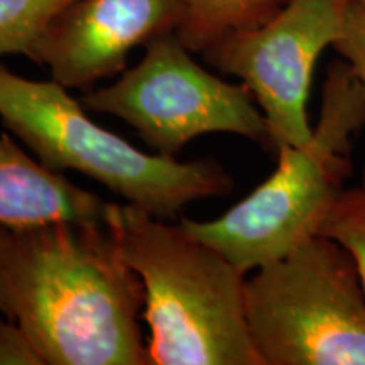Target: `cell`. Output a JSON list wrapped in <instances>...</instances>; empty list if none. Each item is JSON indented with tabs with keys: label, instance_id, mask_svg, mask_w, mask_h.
<instances>
[{
	"label": "cell",
	"instance_id": "8992f818",
	"mask_svg": "<svg viewBox=\"0 0 365 365\" xmlns=\"http://www.w3.org/2000/svg\"><path fill=\"white\" fill-rule=\"evenodd\" d=\"M81 102L125 120L164 158H176L195 137L213 132L247 137L272 153L266 118L250 91L198 65L176 33L150 41L134 68Z\"/></svg>",
	"mask_w": 365,
	"mask_h": 365
},
{
	"label": "cell",
	"instance_id": "ba28073f",
	"mask_svg": "<svg viewBox=\"0 0 365 365\" xmlns=\"http://www.w3.org/2000/svg\"><path fill=\"white\" fill-rule=\"evenodd\" d=\"M185 0H75L49 21L31 61L65 88L90 90L122 75L139 46L176 33Z\"/></svg>",
	"mask_w": 365,
	"mask_h": 365
},
{
	"label": "cell",
	"instance_id": "9a60e30c",
	"mask_svg": "<svg viewBox=\"0 0 365 365\" xmlns=\"http://www.w3.org/2000/svg\"><path fill=\"white\" fill-rule=\"evenodd\" d=\"M359 2H365V0H359Z\"/></svg>",
	"mask_w": 365,
	"mask_h": 365
},
{
	"label": "cell",
	"instance_id": "7a4b0ae2",
	"mask_svg": "<svg viewBox=\"0 0 365 365\" xmlns=\"http://www.w3.org/2000/svg\"><path fill=\"white\" fill-rule=\"evenodd\" d=\"M105 223L143 281L149 365H264L245 317L247 274L132 203H108Z\"/></svg>",
	"mask_w": 365,
	"mask_h": 365
},
{
	"label": "cell",
	"instance_id": "3957f363",
	"mask_svg": "<svg viewBox=\"0 0 365 365\" xmlns=\"http://www.w3.org/2000/svg\"><path fill=\"white\" fill-rule=\"evenodd\" d=\"M365 125L362 85L345 59L327 70L313 134L277 150V168L262 185L215 220L181 218V227L245 274L319 235L352 173V144Z\"/></svg>",
	"mask_w": 365,
	"mask_h": 365
},
{
	"label": "cell",
	"instance_id": "5b68a950",
	"mask_svg": "<svg viewBox=\"0 0 365 365\" xmlns=\"http://www.w3.org/2000/svg\"><path fill=\"white\" fill-rule=\"evenodd\" d=\"M264 365H365V286L350 250L314 235L245 277Z\"/></svg>",
	"mask_w": 365,
	"mask_h": 365
},
{
	"label": "cell",
	"instance_id": "4fadbf2b",
	"mask_svg": "<svg viewBox=\"0 0 365 365\" xmlns=\"http://www.w3.org/2000/svg\"><path fill=\"white\" fill-rule=\"evenodd\" d=\"M333 49L352 68L362 85L365 97V2L346 0L344 24ZM362 186L365 188V166Z\"/></svg>",
	"mask_w": 365,
	"mask_h": 365
},
{
	"label": "cell",
	"instance_id": "7c38bea8",
	"mask_svg": "<svg viewBox=\"0 0 365 365\" xmlns=\"http://www.w3.org/2000/svg\"><path fill=\"white\" fill-rule=\"evenodd\" d=\"M319 235L344 244L357 262L365 286V188L345 190L323 222Z\"/></svg>",
	"mask_w": 365,
	"mask_h": 365
},
{
	"label": "cell",
	"instance_id": "6da1fadb",
	"mask_svg": "<svg viewBox=\"0 0 365 365\" xmlns=\"http://www.w3.org/2000/svg\"><path fill=\"white\" fill-rule=\"evenodd\" d=\"M144 301L105 222L0 223V312L46 365H149Z\"/></svg>",
	"mask_w": 365,
	"mask_h": 365
},
{
	"label": "cell",
	"instance_id": "30bf717a",
	"mask_svg": "<svg viewBox=\"0 0 365 365\" xmlns=\"http://www.w3.org/2000/svg\"><path fill=\"white\" fill-rule=\"evenodd\" d=\"M287 0H185L176 29L178 39L191 53H203L227 38L266 24Z\"/></svg>",
	"mask_w": 365,
	"mask_h": 365
},
{
	"label": "cell",
	"instance_id": "5bb4252c",
	"mask_svg": "<svg viewBox=\"0 0 365 365\" xmlns=\"http://www.w3.org/2000/svg\"><path fill=\"white\" fill-rule=\"evenodd\" d=\"M0 365H46L22 328L0 312Z\"/></svg>",
	"mask_w": 365,
	"mask_h": 365
},
{
	"label": "cell",
	"instance_id": "277c9868",
	"mask_svg": "<svg viewBox=\"0 0 365 365\" xmlns=\"http://www.w3.org/2000/svg\"><path fill=\"white\" fill-rule=\"evenodd\" d=\"M0 118L51 171H78L150 215L171 220L234 181L213 159L180 163L148 154L95 124L68 88L22 78L0 63Z\"/></svg>",
	"mask_w": 365,
	"mask_h": 365
},
{
	"label": "cell",
	"instance_id": "9c48e42d",
	"mask_svg": "<svg viewBox=\"0 0 365 365\" xmlns=\"http://www.w3.org/2000/svg\"><path fill=\"white\" fill-rule=\"evenodd\" d=\"M107 207L98 195L31 159L7 134L0 135V223L105 222Z\"/></svg>",
	"mask_w": 365,
	"mask_h": 365
},
{
	"label": "cell",
	"instance_id": "8fae6325",
	"mask_svg": "<svg viewBox=\"0 0 365 365\" xmlns=\"http://www.w3.org/2000/svg\"><path fill=\"white\" fill-rule=\"evenodd\" d=\"M75 0H0V54L31 58L56 14Z\"/></svg>",
	"mask_w": 365,
	"mask_h": 365
},
{
	"label": "cell",
	"instance_id": "52a82bcc",
	"mask_svg": "<svg viewBox=\"0 0 365 365\" xmlns=\"http://www.w3.org/2000/svg\"><path fill=\"white\" fill-rule=\"evenodd\" d=\"M345 6L346 0H287L266 24L227 36L202 53L250 91L266 118L274 154L313 134L308 97L314 66L339 39Z\"/></svg>",
	"mask_w": 365,
	"mask_h": 365
}]
</instances>
